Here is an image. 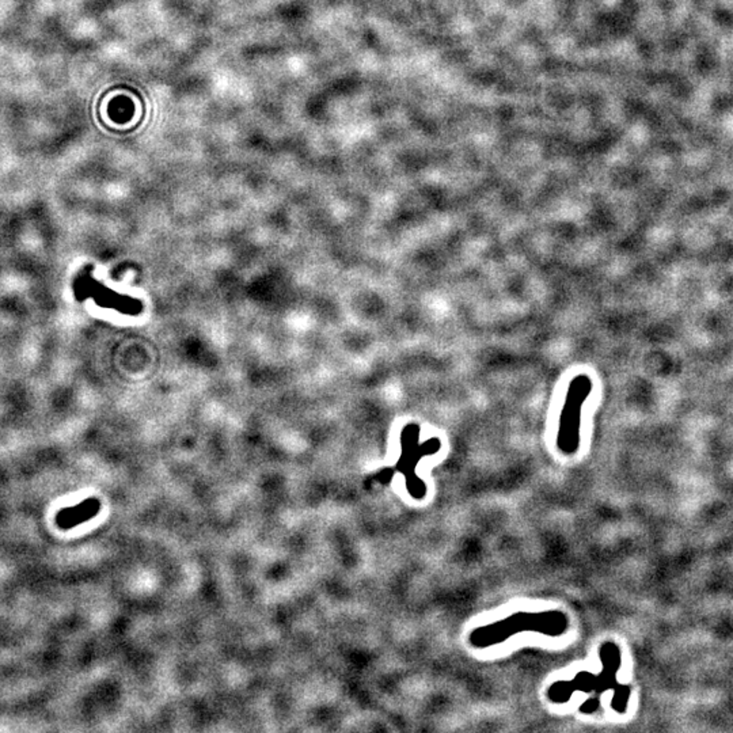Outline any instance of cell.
<instances>
[{
	"mask_svg": "<svg viewBox=\"0 0 733 733\" xmlns=\"http://www.w3.org/2000/svg\"><path fill=\"white\" fill-rule=\"evenodd\" d=\"M591 391V383L587 378H578L574 381L568 401L564 406L557 446L565 455H574L580 446V413L581 405Z\"/></svg>",
	"mask_w": 733,
	"mask_h": 733,
	"instance_id": "3",
	"label": "cell"
},
{
	"mask_svg": "<svg viewBox=\"0 0 733 733\" xmlns=\"http://www.w3.org/2000/svg\"><path fill=\"white\" fill-rule=\"evenodd\" d=\"M601 696H596L594 698H589L587 701L584 702L581 706H580V712L583 714H592L595 713L598 709H599V705H601Z\"/></svg>",
	"mask_w": 733,
	"mask_h": 733,
	"instance_id": "5",
	"label": "cell"
},
{
	"mask_svg": "<svg viewBox=\"0 0 733 733\" xmlns=\"http://www.w3.org/2000/svg\"><path fill=\"white\" fill-rule=\"evenodd\" d=\"M568 628L569 618L562 611L516 612L506 619L474 629L469 636V642L474 648L485 649L501 644L520 632H537L549 637H558L567 633Z\"/></svg>",
	"mask_w": 733,
	"mask_h": 733,
	"instance_id": "2",
	"label": "cell"
},
{
	"mask_svg": "<svg viewBox=\"0 0 733 733\" xmlns=\"http://www.w3.org/2000/svg\"><path fill=\"white\" fill-rule=\"evenodd\" d=\"M101 510V501L96 499H87L78 506L68 507L56 515V524L62 530H71L78 527L87 520H92Z\"/></svg>",
	"mask_w": 733,
	"mask_h": 733,
	"instance_id": "4",
	"label": "cell"
},
{
	"mask_svg": "<svg viewBox=\"0 0 733 733\" xmlns=\"http://www.w3.org/2000/svg\"><path fill=\"white\" fill-rule=\"evenodd\" d=\"M599 655L603 666V670L599 675L583 671L578 672L569 682H555L549 687L547 698L554 703H564L569 701L576 691L595 693L596 696H601L612 689L615 691L611 703L612 709L616 713H625L630 689L616 683V672L621 669V650L615 642L606 641L601 645Z\"/></svg>",
	"mask_w": 733,
	"mask_h": 733,
	"instance_id": "1",
	"label": "cell"
}]
</instances>
